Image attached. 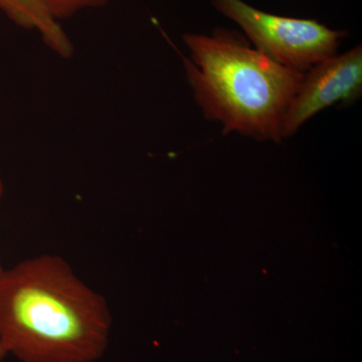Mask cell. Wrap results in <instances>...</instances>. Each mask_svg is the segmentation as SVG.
Here are the masks:
<instances>
[{
	"label": "cell",
	"mask_w": 362,
	"mask_h": 362,
	"mask_svg": "<svg viewBox=\"0 0 362 362\" xmlns=\"http://www.w3.org/2000/svg\"><path fill=\"white\" fill-rule=\"evenodd\" d=\"M218 13L235 21L255 47L280 65L305 73L337 54L345 30H331L305 18H286L259 11L243 0H211Z\"/></svg>",
	"instance_id": "3"
},
{
	"label": "cell",
	"mask_w": 362,
	"mask_h": 362,
	"mask_svg": "<svg viewBox=\"0 0 362 362\" xmlns=\"http://www.w3.org/2000/svg\"><path fill=\"white\" fill-rule=\"evenodd\" d=\"M362 95V47L323 59L305 71L286 112L283 137L294 135L312 117L339 103H356Z\"/></svg>",
	"instance_id": "4"
},
{
	"label": "cell",
	"mask_w": 362,
	"mask_h": 362,
	"mask_svg": "<svg viewBox=\"0 0 362 362\" xmlns=\"http://www.w3.org/2000/svg\"><path fill=\"white\" fill-rule=\"evenodd\" d=\"M0 11L25 30H35L54 54L73 56L74 45L63 26L47 11L42 0H0Z\"/></svg>",
	"instance_id": "5"
},
{
	"label": "cell",
	"mask_w": 362,
	"mask_h": 362,
	"mask_svg": "<svg viewBox=\"0 0 362 362\" xmlns=\"http://www.w3.org/2000/svg\"><path fill=\"white\" fill-rule=\"evenodd\" d=\"M42 2L52 16L59 21L85 9L103 6L107 0H42Z\"/></svg>",
	"instance_id": "6"
},
{
	"label": "cell",
	"mask_w": 362,
	"mask_h": 362,
	"mask_svg": "<svg viewBox=\"0 0 362 362\" xmlns=\"http://www.w3.org/2000/svg\"><path fill=\"white\" fill-rule=\"evenodd\" d=\"M4 178H2L1 171H0V202L2 201V197H4ZM4 269L1 268L0 266V277H1L2 272H4Z\"/></svg>",
	"instance_id": "7"
},
{
	"label": "cell",
	"mask_w": 362,
	"mask_h": 362,
	"mask_svg": "<svg viewBox=\"0 0 362 362\" xmlns=\"http://www.w3.org/2000/svg\"><path fill=\"white\" fill-rule=\"evenodd\" d=\"M7 357L8 356H7L6 350L0 345V362H6Z\"/></svg>",
	"instance_id": "8"
},
{
	"label": "cell",
	"mask_w": 362,
	"mask_h": 362,
	"mask_svg": "<svg viewBox=\"0 0 362 362\" xmlns=\"http://www.w3.org/2000/svg\"><path fill=\"white\" fill-rule=\"evenodd\" d=\"M106 299L66 259L40 255L0 277V345L21 362H97L110 343Z\"/></svg>",
	"instance_id": "1"
},
{
	"label": "cell",
	"mask_w": 362,
	"mask_h": 362,
	"mask_svg": "<svg viewBox=\"0 0 362 362\" xmlns=\"http://www.w3.org/2000/svg\"><path fill=\"white\" fill-rule=\"evenodd\" d=\"M190 59L180 54L195 101L207 120L259 141L281 142L283 124L304 73L280 65L240 33L183 35Z\"/></svg>",
	"instance_id": "2"
}]
</instances>
